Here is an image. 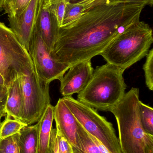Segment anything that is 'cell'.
Returning a JSON list of instances; mask_svg holds the SVG:
<instances>
[{"instance_id":"6da1fadb","label":"cell","mask_w":153,"mask_h":153,"mask_svg":"<svg viewBox=\"0 0 153 153\" xmlns=\"http://www.w3.org/2000/svg\"><path fill=\"white\" fill-rule=\"evenodd\" d=\"M145 5L104 1L74 21L60 27L50 55L70 67L100 55L127 29L140 21Z\"/></svg>"},{"instance_id":"7a4b0ae2","label":"cell","mask_w":153,"mask_h":153,"mask_svg":"<svg viewBox=\"0 0 153 153\" xmlns=\"http://www.w3.org/2000/svg\"><path fill=\"white\" fill-rule=\"evenodd\" d=\"M140 102L139 89L133 87L110 111L117 123L121 153H153V135L142 126Z\"/></svg>"},{"instance_id":"3957f363","label":"cell","mask_w":153,"mask_h":153,"mask_svg":"<svg viewBox=\"0 0 153 153\" xmlns=\"http://www.w3.org/2000/svg\"><path fill=\"white\" fill-rule=\"evenodd\" d=\"M125 71L108 63L96 67L77 100L97 110L110 112L125 94Z\"/></svg>"},{"instance_id":"277c9868","label":"cell","mask_w":153,"mask_h":153,"mask_svg":"<svg viewBox=\"0 0 153 153\" xmlns=\"http://www.w3.org/2000/svg\"><path fill=\"white\" fill-rule=\"evenodd\" d=\"M153 42L152 29L139 21L118 36L100 55L108 63L125 71L146 57Z\"/></svg>"},{"instance_id":"5b68a950","label":"cell","mask_w":153,"mask_h":153,"mask_svg":"<svg viewBox=\"0 0 153 153\" xmlns=\"http://www.w3.org/2000/svg\"><path fill=\"white\" fill-rule=\"evenodd\" d=\"M28 51L12 30L0 22V74L7 87L16 78L35 71Z\"/></svg>"},{"instance_id":"8992f818","label":"cell","mask_w":153,"mask_h":153,"mask_svg":"<svg viewBox=\"0 0 153 153\" xmlns=\"http://www.w3.org/2000/svg\"><path fill=\"white\" fill-rule=\"evenodd\" d=\"M63 100L76 120L90 134L94 136L112 153H121L118 138L110 122L101 116L97 110L72 96L63 97Z\"/></svg>"},{"instance_id":"52a82bcc","label":"cell","mask_w":153,"mask_h":153,"mask_svg":"<svg viewBox=\"0 0 153 153\" xmlns=\"http://www.w3.org/2000/svg\"><path fill=\"white\" fill-rule=\"evenodd\" d=\"M22 92L21 121L27 126L37 123L50 104L49 84L34 71L19 77Z\"/></svg>"},{"instance_id":"ba28073f","label":"cell","mask_w":153,"mask_h":153,"mask_svg":"<svg viewBox=\"0 0 153 153\" xmlns=\"http://www.w3.org/2000/svg\"><path fill=\"white\" fill-rule=\"evenodd\" d=\"M28 51L38 76L49 83L55 80L60 81L69 69L50 55L48 48L35 26Z\"/></svg>"},{"instance_id":"9c48e42d","label":"cell","mask_w":153,"mask_h":153,"mask_svg":"<svg viewBox=\"0 0 153 153\" xmlns=\"http://www.w3.org/2000/svg\"><path fill=\"white\" fill-rule=\"evenodd\" d=\"M68 71L60 81V92L63 97L81 92L90 80L94 69L91 60H87L75 64Z\"/></svg>"},{"instance_id":"30bf717a","label":"cell","mask_w":153,"mask_h":153,"mask_svg":"<svg viewBox=\"0 0 153 153\" xmlns=\"http://www.w3.org/2000/svg\"><path fill=\"white\" fill-rule=\"evenodd\" d=\"M35 26L50 53L58 38L60 27L47 0H40Z\"/></svg>"},{"instance_id":"8fae6325","label":"cell","mask_w":153,"mask_h":153,"mask_svg":"<svg viewBox=\"0 0 153 153\" xmlns=\"http://www.w3.org/2000/svg\"><path fill=\"white\" fill-rule=\"evenodd\" d=\"M40 2V0H31L27 8L18 18H8L10 29L27 51L35 26Z\"/></svg>"},{"instance_id":"7c38bea8","label":"cell","mask_w":153,"mask_h":153,"mask_svg":"<svg viewBox=\"0 0 153 153\" xmlns=\"http://www.w3.org/2000/svg\"><path fill=\"white\" fill-rule=\"evenodd\" d=\"M54 120L56 128L62 133L72 146L77 147L78 122L62 98L54 107Z\"/></svg>"},{"instance_id":"4fadbf2b","label":"cell","mask_w":153,"mask_h":153,"mask_svg":"<svg viewBox=\"0 0 153 153\" xmlns=\"http://www.w3.org/2000/svg\"><path fill=\"white\" fill-rule=\"evenodd\" d=\"M8 94L5 106L6 117L21 121L22 92L19 77L7 87Z\"/></svg>"},{"instance_id":"5bb4252c","label":"cell","mask_w":153,"mask_h":153,"mask_svg":"<svg viewBox=\"0 0 153 153\" xmlns=\"http://www.w3.org/2000/svg\"><path fill=\"white\" fill-rule=\"evenodd\" d=\"M54 120V106L50 104L37 124L38 145L37 153H48Z\"/></svg>"},{"instance_id":"9a60e30c","label":"cell","mask_w":153,"mask_h":153,"mask_svg":"<svg viewBox=\"0 0 153 153\" xmlns=\"http://www.w3.org/2000/svg\"><path fill=\"white\" fill-rule=\"evenodd\" d=\"M102 2V0H81L73 2H69L66 6L62 27L74 21L93 7Z\"/></svg>"},{"instance_id":"2e32d148","label":"cell","mask_w":153,"mask_h":153,"mask_svg":"<svg viewBox=\"0 0 153 153\" xmlns=\"http://www.w3.org/2000/svg\"><path fill=\"white\" fill-rule=\"evenodd\" d=\"M20 153H37V126H26L19 132Z\"/></svg>"},{"instance_id":"e0dca14e","label":"cell","mask_w":153,"mask_h":153,"mask_svg":"<svg viewBox=\"0 0 153 153\" xmlns=\"http://www.w3.org/2000/svg\"><path fill=\"white\" fill-rule=\"evenodd\" d=\"M77 147L75 148L83 153H101L87 132L79 122L77 128Z\"/></svg>"},{"instance_id":"ac0fdd59","label":"cell","mask_w":153,"mask_h":153,"mask_svg":"<svg viewBox=\"0 0 153 153\" xmlns=\"http://www.w3.org/2000/svg\"><path fill=\"white\" fill-rule=\"evenodd\" d=\"M26 126L20 120L6 117L0 126V140L19 133L21 129Z\"/></svg>"},{"instance_id":"d6986e66","label":"cell","mask_w":153,"mask_h":153,"mask_svg":"<svg viewBox=\"0 0 153 153\" xmlns=\"http://www.w3.org/2000/svg\"><path fill=\"white\" fill-rule=\"evenodd\" d=\"M31 0H4L3 10L8 18H18L27 8Z\"/></svg>"},{"instance_id":"ffe728a7","label":"cell","mask_w":153,"mask_h":153,"mask_svg":"<svg viewBox=\"0 0 153 153\" xmlns=\"http://www.w3.org/2000/svg\"><path fill=\"white\" fill-rule=\"evenodd\" d=\"M140 116L142 126L147 134H153V109L140 101Z\"/></svg>"},{"instance_id":"44dd1931","label":"cell","mask_w":153,"mask_h":153,"mask_svg":"<svg viewBox=\"0 0 153 153\" xmlns=\"http://www.w3.org/2000/svg\"><path fill=\"white\" fill-rule=\"evenodd\" d=\"M19 133L0 140V153H20Z\"/></svg>"},{"instance_id":"7402d4cb","label":"cell","mask_w":153,"mask_h":153,"mask_svg":"<svg viewBox=\"0 0 153 153\" xmlns=\"http://www.w3.org/2000/svg\"><path fill=\"white\" fill-rule=\"evenodd\" d=\"M146 84L148 89L153 90V49L149 50L146 56V61L143 65Z\"/></svg>"},{"instance_id":"603a6c76","label":"cell","mask_w":153,"mask_h":153,"mask_svg":"<svg viewBox=\"0 0 153 153\" xmlns=\"http://www.w3.org/2000/svg\"><path fill=\"white\" fill-rule=\"evenodd\" d=\"M49 6L55 15L59 27L62 26L66 6L70 0H47Z\"/></svg>"},{"instance_id":"cb8c5ba5","label":"cell","mask_w":153,"mask_h":153,"mask_svg":"<svg viewBox=\"0 0 153 153\" xmlns=\"http://www.w3.org/2000/svg\"><path fill=\"white\" fill-rule=\"evenodd\" d=\"M56 129L57 145L60 153H73L72 146L64 136L58 129Z\"/></svg>"},{"instance_id":"d4e9b609","label":"cell","mask_w":153,"mask_h":153,"mask_svg":"<svg viewBox=\"0 0 153 153\" xmlns=\"http://www.w3.org/2000/svg\"><path fill=\"white\" fill-rule=\"evenodd\" d=\"M8 94V89L5 85H0V114L6 116L5 106Z\"/></svg>"},{"instance_id":"484cf974","label":"cell","mask_w":153,"mask_h":153,"mask_svg":"<svg viewBox=\"0 0 153 153\" xmlns=\"http://www.w3.org/2000/svg\"><path fill=\"white\" fill-rule=\"evenodd\" d=\"M48 153H60L57 145L56 128H52L51 130Z\"/></svg>"},{"instance_id":"4316f807","label":"cell","mask_w":153,"mask_h":153,"mask_svg":"<svg viewBox=\"0 0 153 153\" xmlns=\"http://www.w3.org/2000/svg\"><path fill=\"white\" fill-rule=\"evenodd\" d=\"M90 137L91 140L93 141V143L95 144L97 147L99 148V150L100 151L101 153H112L111 152H110L102 143L100 141H99L98 139L94 137L92 135L90 134H88Z\"/></svg>"},{"instance_id":"83f0119b","label":"cell","mask_w":153,"mask_h":153,"mask_svg":"<svg viewBox=\"0 0 153 153\" xmlns=\"http://www.w3.org/2000/svg\"><path fill=\"white\" fill-rule=\"evenodd\" d=\"M0 85H5V83H4V79L2 76L1 75V74H0ZM5 86H6V85H5Z\"/></svg>"},{"instance_id":"f1b7e54d","label":"cell","mask_w":153,"mask_h":153,"mask_svg":"<svg viewBox=\"0 0 153 153\" xmlns=\"http://www.w3.org/2000/svg\"><path fill=\"white\" fill-rule=\"evenodd\" d=\"M4 0H0V12L3 10Z\"/></svg>"},{"instance_id":"f546056e","label":"cell","mask_w":153,"mask_h":153,"mask_svg":"<svg viewBox=\"0 0 153 153\" xmlns=\"http://www.w3.org/2000/svg\"><path fill=\"white\" fill-rule=\"evenodd\" d=\"M4 115L3 114H0V126H1V119L2 117H4Z\"/></svg>"},{"instance_id":"4dcf8cb0","label":"cell","mask_w":153,"mask_h":153,"mask_svg":"<svg viewBox=\"0 0 153 153\" xmlns=\"http://www.w3.org/2000/svg\"></svg>"}]
</instances>
